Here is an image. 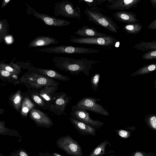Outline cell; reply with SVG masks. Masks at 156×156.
I'll return each mask as SVG.
<instances>
[{
  "label": "cell",
  "mask_w": 156,
  "mask_h": 156,
  "mask_svg": "<svg viewBox=\"0 0 156 156\" xmlns=\"http://www.w3.org/2000/svg\"><path fill=\"white\" fill-rule=\"evenodd\" d=\"M25 85L27 89L39 90L46 86H59L58 82L31 72H26L19 79V84Z\"/></svg>",
  "instance_id": "cell-2"
},
{
  "label": "cell",
  "mask_w": 156,
  "mask_h": 156,
  "mask_svg": "<svg viewBox=\"0 0 156 156\" xmlns=\"http://www.w3.org/2000/svg\"><path fill=\"white\" fill-rule=\"evenodd\" d=\"M70 37L69 41L73 43L99 45L107 48L114 46L117 42V39L108 35L103 37H78L71 36Z\"/></svg>",
  "instance_id": "cell-5"
},
{
  "label": "cell",
  "mask_w": 156,
  "mask_h": 156,
  "mask_svg": "<svg viewBox=\"0 0 156 156\" xmlns=\"http://www.w3.org/2000/svg\"><path fill=\"white\" fill-rule=\"evenodd\" d=\"M106 1H107V0H97V4L98 5H100L101 3H103Z\"/></svg>",
  "instance_id": "cell-40"
},
{
  "label": "cell",
  "mask_w": 156,
  "mask_h": 156,
  "mask_svg": "<svg viewBox=\"0 0 156 156\" xmlns=\"http://www.w3.org/2000/svg\"><path fill=\"white\" fill-rule=\"evenodd\" d=\"M137 15L131 12L126 11H119L114 12L113 16L117 21L127 24L137 23L140 21L136 18Z\"/></svg>",
  "instance_id": "cell-17"
},
{
  "label": "cell",
  "mask_w": 156,
  "mask_h": 156,
  "mask_svg": "<svg viewBox=\"0 0 156 156\" xmlns=\"http://www.w3.org/2000/svg\"><path fill=\"white\" fill-rule=\"evenodd\" d=\"M26 93L37 108L44 110L48 109L50 105L39 95L35 90L28 89Z\"/></svg>",
  "instance_id": "cell-19"
},
{
  "label": "cell",
  "mask_w": 156,
  "mask_h": 156,
  "mask_svg": "<svg viewBox=\"0 0 156 156\" xmlns=\"http://www.w3.org/2000/svg\"><path fill=\"white\" fill-rule=\"evenodd\" d=\"M144 120L148 127L156 132V115L153 114H148L145 117Z\"/></svg>",
  "instance_id": "cell-29"
},
{
  "label": "cell",
  "mask_w": 156,
  "mask_h": 156,
  "mask_svg": "<svg viewBox=\"0 0 156 156\" xmlns=\"http://www.w3.org/2000/svg\"><path fill=\"white\" fill-rule=\"evenodd\" d=\"M143 29V25L140 23L127 24L123 26V30L127 33L135 34L141 32Z\"/></svg>",
  "instance_id": "cell-27"
},
{
  "label": "cell",
  "mask_w": 156,
  "mask_h": 156,
  "mask_svg": "<svg viewBox=\"0 0 156 156\" xmlns=\"http://www.w3.org/2000/svg\"><path fill=\"white\" fill-rule=\"evenodd\" d=\"M57 147L72 156H83L81 146L70 135L61 137L56 141Z\"/></svg>",
  "instance_id": "cell-7"
},
{
  "label": "cell",
  "mask_w": 156,
  "mask_h": 156,
  "mask_svg": "<svg viewBox=\"0 0 156 156\" xmlns=\"http://www.w3.org/2000/svg\"><path fill=\"white\" fill-rule=\"evenodd\" d=\"M38 156H63L57 153H53L52 154L48 152H42L40 151Z\"/></svg>",
  "instance_id": "cell-37"
},
{
  "label": "cell",
  "mask_w": 156,
  "mask_h": 156,
  "mask_svg": "<svg viewBox=\"0 0 156 156\" xmlns=\"http://www.w3.org/2000/svg\"><path fill=\"white\" fill-rule=\"evenodd\" d=\"M10 1L9 0H5V1L6 2H9V1Z\"/></svg>",
  "instance_id": "cell-44"
},
{
  "label": "cell",
  "mask_w": 156,
  "mask_h": 156,
  "mask_svg": "<svg viewBox=\"0 0 156 156\" xmlns=\"http://www.w3.org/2000/svg\"><path fill=\"white\" fill-rule=\"evenodd\" d=\"M111 146L109 141L105 140L92 150L88 156H101L113 153L114 151L109 149Z\"/></svg>",
  "instance_id": "cell-21"
},
{
  "label": "cell",
  "mask_w": 156,
  "mask_h": 156,
  "mask_svg": "<svg viewBox=\"0 0 156 156\" xmlns=\"http://www.w3.org/2000/svg\"><path fill=\"white\" fill-rule=\"evenodd\" d=\"M133 47L135 49L142 51L156 50V41L146 42L142 41L136 44Z\"/></svg>",
  "instance_id": "cell-26"
},
{
  "label": "cell",
  "mask_w": 156,
  "mask_h": 156,
  "mask_svg": "<svg viewBox=\"0 0 156 156\" xmlns=\"http://www.w3.org/2000/svg\"><path fill=\"white\" fill-rule=\"evenodd\" d=\"M29 71L53 79H56L63 82L70 80L68 76L61 74L55 70L51 69L32 66L29 69Z\"/></svg>",
  "instance_id": "cell-14"
},
{
  "label": "cell",
  "mask_w": 156,
  "mask_h": 156,
  "mask_svg": "<svg viewBox=\"0 0 156 156\" xmlns=\"http://www.w3.org/2000/svg\"><path fill=\"white\" fill-rule=\"evenodd\" d=\"M69 119L80 135L93 136L96 135V129L89 125L78 121L71 117H69Z\"/></svg>",
  "instance_id": "cell-15"
},
{
  "label": "cell",
  "mask_w": 156,
  "mask_h": 156,
  "mask_svg": "<svg viewBox=\"0 0 156 156\" xmlns=\"http://www.w3.org/2000/svg\"><path fill=\"white\" fill-rule=\"evenodd\" d=\"M2 27V25L0 23V30L1 29Z\"/></svg>",
  "instance_id": "cell-45"
},
{
  "label": "cell",
  "mask_w": 156,
  "mask_h": 156,
  "mask_svg": "<svg viewBox=\"0 0 156 156\" xmlns=\"http://www.w3.org/2000/svg\"><path fill=\"white\" fill-rule=\"evenodd\" d=\"M150 2L151 3V6L155 9H156V0H150Z\"/></svg>",
  "instance_id": "cell-39"
},
{
  "label": "cell",
  "mask_w": 156,
  "mask_h": 156,
  "mask_svg": "<svg viewBox=\"0 0 156 156\" xmlns=\"http://www.w3.org/2000/svg\"><path fill=\"white\" fill-rule=\"evenodd\" d=\"M0 80L6 82L12 83L14 86L19 84L18 76L3 70L0 69Z\"/></svg>",
  "instance_id": "cell-24"
},
{
  "label": "cell",
  "mask_w": 156,
  "mask_h": 156,
  "mask_svg": "<svg viewBox=\"0 0 156 156\" xmlns=\"http://www.w3.org/2000/svg\"><path fill=\"white\" fill-rule=\"evenodd\" d=\"M52 61L54 66L62 71L73 75L83 73L88 76L93 65L99 62L86 58L76 59L62 56L53 57Z\"/></svg>",
  "instance_id": "cell-1"
},
{
  "label": "cell",
  "mask_w": 156,
  "mask_h": 156,
  "mask_svg": "<svg viewBox=\"0 0 156 156\" xmlns=\"http://www.w3.org/2000/svg\"><path fill=\"white\" fill-rule=\"evenodd\" d=\"M0 87H1V84H0Z\"/></svg>",
  "instance_id": "cell-47"
},
{
  "label": "cell",
  "mask_w": 156,
  "mask_h": 156,
  "mask_svg": "<svg viewBox=\"0 0 156 156\" xmlns=\"http://www.w3.org/2000/svg\"><path fill=\"white\" fill-rule=\"evenodd\" d=\"M147 28L149 29L155 30L156 29V19L154 20L147 26Z\"/></svg>",
  "instance_id": "cell-38"
},
{
  "label": "cell",
  "mask_w": 156,
  "mask_h": 156,
  "mask_svg": "<svg viewBox=\"0 0 156 156\" xmlns=\"http://www.w3.org/2000/svg\"><path fill=\"white\" fill-rule=\"evenodd\" d=\"M58 41V40L56 38L49 36H40L34 39L30 45L32 47L45 46L51 44H56Z\"/></svg>",
  "instance_id": "cell-20"
},
{
  "label": "cell",
  "mask_w": 156,
  "mask_h": 156,
  "mask_svg": "<svg viewBox=\"0 0 156 156\" xmlns=\"http://www.w3.org/2000/svg\"><path fill=\"white\" fill-rule=\"evenodd\" d=\"M0 69L6 71L17 76L20 74V69L18 67H13L5 65H0Z\"/></svg>",
  "instance_id": "cell-31"
},
{
  "label": "cell",
  "mask_w": 156,
  "mask_h": 156,
  "mask_svg": "<svg viewBox=\"0 0 156 156\" xmlns=\"http://www.w3.org/2000/svg\"><path fill=\"white\" fill-rule=\"evenodd\" d=\"M74 33L75 35L83 37H103L108 35L98 32L93 26L90 27L86 25L79 28Z\"/></svg>",
  "instance_id": "cell-18"
},
{
  "label": "cell",
  "mask_w": 156,
  "mask_h": 156,
  "mask_svg": "<svg viewBox=\"0 0 156 156\" xmlns=\"http://www.w3.org/2000/svg\"><path fill=\"white\" fill-rule=\"evenodd\" d=\"M156 69V63L145 65L132 73L131 74V76H136L146 74L150 73Z\"/></svg>",
  "instance_id": "cell-28"
},
{
  "label": "cell",
  "mask_w": 156,
  "mask_h": 156,
  "mask_svg": "<svg viewBox=\"0 0 156 156\" xmlns=\"http://www.w3.org/2000/svg\"><path fill=\"white\" fill-rule=\"evenodd\" d=\"M54 12L56 18L61 16L69 18H76L81 20L80 8L77 6L75 8L74 4L68 0H63L55 3L53 7Z\"/></svg>",
  "instance_id": "cell-4"
},
{
  "label": "cell",
  "mask_w": 156,
  "mask_h": 156,
  "mask_svg": "<svg viewBox=\"0 0 156 156\" xmlns=\"http://www.w3.org/2000/svg\"><path fill=\"white\" fill-rule=\"evenodd\" d=\"M119 136L124 139H127L129 137L131 133L128 131L122 129H116L114 131Z\"/></svg>",
  "instance_id": "cell-34"
},
{
  "label": "cell",
  "mask_w": 156,
  "mask_h": 156,
  "mask_svg": "<svg viewBox=\"0 0 156 156\" xmlns=\"http://www.w3.org/2000/svg\"><path fill=\"white\" fill-rule=\"evenodd\" d=\"M34 108H37L36 105L26 93L22 101L20 111L22 117L26 118L29 111Z\"/></svg>",
  "instance_id": "cell-23"
},
{
  "label": "cell",
  "mask_w": 156,
  "mask_h": 156,
  "mask_svg": "<svg viewBox=\"0 0 156 156\" xmlns=\"http://www.w3.org/2000/svg\"><path fill=\"white\" fill-rule=\"evenodd\" d=\"M84 13L88 17V21L103 27L112 33H116L118 32L119 27L115 22L111 18L100 12L97 7L89 8L86 7Z\"/></svg>",
  "instance_id": "cell-3"
},
{
  "label": "cell",
  "mask_w": 156,
  "mask_h": 156,
  "mask_svg": "<svg viewBox=\"0 0 156 156\" xmlns=\"http://www.w3.org/2000/svg\"><path fill=\"white\" fill-rule=\"evenodd\" d=\"M144 60H151L156 58V50H150L144 53L142 56Z\"/></svg>",
  "instance_id": "cell-33"
},
{
  "label": "cell",
  "mask_w": 156,
  "mask_h": 156,
  "mask_svg": "<svg viewBox=\"0 0 156 156\" xmlns=\"http://www.w3.org/2000/svg\"><path fill=\"white\" fill-rule=\"evenodd\" d=\"M30 10L31 14L36 18L42 21L44 24L48 26L61 27L68 26L70 23V21L41 13L31 8Z\"/></svg>",
  "instance_id": "cell-12"
},
{
  "label": "cell",
  "mask_w": 156,
  "mask_h": 156,
  "mask_svg": "<svg viewBox=\"0 0 156 156\" xmlns=\"http://www.w3.org/2000/svg\"><path fill=\"white\" fill-rule=\"evenodd\" d=\"M6 40L7 42L9 43L11 42V39L10 38V37H7L6 38Z\"/></svg>",
  "instance_id": "cell-41"
},
{
  "label": "cell",
  "mask_w": 156,
  "mask_h": 156,
  "mask_svg": "<svg viewBox=\"0 0 156 156\" xmlns=\"http://www.w3.org/2000/svg\"><path fill=\"white\" fill-rule=\"evenodd\" d=\"M58 86H46L39 90H35L39 95L49 105L53 102Z\"/></svg>",
  "instance_id": "cell-16"
},
{
  "label": "cell",
  "mask_w": 156,
  "mask_h": 156,
  "mask_svg": "<svg viewBox=\"0 0 156 156\" xmlns=\"http://www.w3.org/2000/svg\"><path fill=\"white\" fill-rule=\"evenodd\" d=\"M71 117L80 122L89 125L97 129L102 126L105 123L98 120H94L90 116V114L87 111L79 109L75 105L71 107L70 110Z\"/></svg>",
  "instance_id": "cell-10"
},
{
  "label": "cell",
  "mask_w": 156,
  "mask_h": 156,
  "mask_svg": "<svg viewBox=\"0 0 156 156\" xmlns=\"http://www.w3.org/2000/svg\"><path fill=\"white\" fill-rule=\"evenodd\" d=\"M101 99L92 97H84L80 100L75 105L78 108L89 111L104 116H108L109 113L102 105L96 103Z\"/></svg>",
  "instance_id": "cell-8"
},
{
  "label": "cell",
  "mask_w": 156,
  "mask_h": 156,
  "mask_svg": "<svg viewBox=\"0 0 156 156\" xmlns=\"http://www.w3.org/2000/svg\"><path fill=\"white\" fill-rule=\"evenodd\" d=\"M5 112V110L2 108H0V115L3 114Z\"/></svg>",
  "instance_id": "cell-42"
},
{
  "label": "cell",
  "mask_w": 156,
  "mask_h": 156,
  "mask_svg": "<svg viewBox=\"0 0 156 156\" xmlns=\"http://www.w3.org/2000/svg\"><path fill=\"white\" fill-rule=\"evenodd\" d=\"M9 156H30L27 151L22 148L11 152Z\"/></svg>",
  "instance_id": "cell-32"
},
{
  "label": "cell",
  "mask_w": 156,
  "mask_h": 156,
  "mask_svg": "<svg viewBox=\"0 0 156 156\" xmlns=\"http://www.w3.org/2000/svg\"><path fill=\"white\" fill-rule=\"evenodd\" d=\"M131 156H156L155 153L152 152H147L140 151H136L133 152Z\"/></svg>",
  "instance_id": "cell-35"
},
{
  "label": "cell",
  "mask_w": 156,
  "mask_h": 156,
  "mask_svg": "<svg viewBox=\"0 0 156 156\" xmlns=\"http://www.w3.org/2000/svg\"><path fill=\"white\" fill-rule=\"evenodd\" d=\"M78 2L80 3L83 2L90 8L96 7L97 5V0H79Z\"/></svg>",
  "instance_id": "cell-36"
},
{
  "label": "cell",
  "mask_w": 156,
  "mask_h": 156,
  "mask_svg": "<svg viewBox=\"0 0 156 156\" xmlns=\"http://www.w3.org/2000/svg\"><path fill=\"white\" fill-rule=\"evenodd\" d=\"M141 0H108L106 7L112 10H123L136 8Z\"/></svg>",
  "instance_id": "cell-13"
},
{
  "label": "cell",
  "mask_w": 156,
  "mask_h": 156,
  "mask_svg": "<svg viewBox=\"0 0 156 156\" xmlns=\"http://www.w3.org/2000/svg\"><path fill=\"white\" fill-rule=\"evenodd\" d=\"M101 75L99 73H96L93 75L91 77L90 83L92 90L95 91L98 86Z\"/></svg>",
  "instance_id": "cell-30"
},
{
  "label": "cell",
  "mask_w": 156,
  "mask_h": 156,
  "mask_svg": "<svg viewBox=\"0 0 156 156\" xmlns=\"http://www.w3.org/2000/svg\"><path fill=\"white\" fill-rule=\"evenodd\" d=\"M0 156H5L2 153H0Z\"/></svg>",
  "instance_id": "cell-43"
},
{
  "label": "cell",
  "mask_w": 156,
  "mask_h": 156,
  "mask_svg": "<svg viewBox=\"0 0 156 156\" xmlns=\"http://www.w3.org/2000/svg\"><path fill=\"white\" fill-rule=\"evenodd\" d=\"M5 124L6 123L4 121L0 120V135L17 137L20 139L23 138V136L17 131L5 127Z\"/></svg>",
  "instance_id": "cell-25"
},
{
  "label": "cell",
  "mask_w": 156,
  "mask_h": 156,
  "mask_svg": "<svg viewBox=\"0 0 156 156\" xmlns=\"http://www.w3.org/2000/svg\"><path fill=\"white\" fill-rule=\"evenodd\" d=\"M29 112L30 118L37 126L49 129L53 125L52 120L47 114L37 108H32Z\"/></svg>",
  "instance_id": "cell-11"
},
{
  "label": "cell",
  "mask_w": 156,
  "mask_h": 156,
  "mask_svg": "<svg viewBox=\"0 0 156 156\" xmlns=\"http://www.w3.org/2000/svg\"><path fill=\"white\" fill-rule=\"evenodd\" d=\"M37 50L41 52L65 54H88L100 52L93 48L65 45L37 48Z\"/></svg>",
  "instance_id": "cell-6"
},
{
  "label": "cell",
  "mask_w": 156,
  "mask_h": 156,
  "mask_svg": "<svg viewBox=\"0 0 156 156\" xmlns=\"http://www.w3.org/2000/svg\"><path fill=\"white\" fill-rule=\"evenodd\" d=\"M109 156H115L114 154H111V155H110Z\"/></svg>",
  "instance_id": "cell-46"
},
{
  "label": "cell",
  "mask_w": 156,
  "mask_h": 156,
  "mask_svg": "<svg viewBox=\"0 0 156 156\" xmlns=\"http://www.w3.org/2000/svg\"><path fill=\"white\" fill-rule=\"evenodd\" d=\"M71 99V97L64 91L56 93L48 110L57 115H65L66 107Z\"/></svg>",
  "instance_id": "cell-9"
},
{
  "label": "cell",
  "mask_w": 156,
  "mask_h": 156,
  "mask_svg": "<svg viewBox=\"0 0 156 156\" xmlns=\"http://www.w3.org/2000/svg\"><path fill=\"white\" fill-rule=\"evenodd\" d=\"M25 93L22 92L19 89L11 93L9 98V102L10 105L17 112H20L21 104Z\"/></svg>",
  "instance_id": "cell-22"
}]
</instances>
